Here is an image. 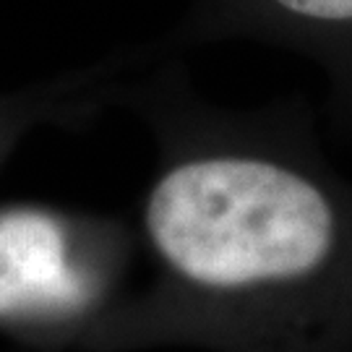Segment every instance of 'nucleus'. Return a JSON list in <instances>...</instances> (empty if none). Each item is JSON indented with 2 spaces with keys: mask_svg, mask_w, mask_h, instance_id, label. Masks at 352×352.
<instances>
[{
  "mask_svg": "<svg viewBox=\"0 0 352 352\" xmlns=\"http://www.w3.org/2000/svg\"><path fill=\"white\" fill-rule=\"evenodd\" d=\"M139 230L154 285L113 344L352 352V183L305 97L175 131Z\"/></svg>",
  "mask_w": 352,
  "mask_h": 352,
  "instance_id": "f257e3e1",
  "label": "nucleus"
},
{
  "mask_svg": "<svg viewBox=\"0 0 352 352\" xmlns=\"http://www.w3.org/2000/svg\"><path fill=\"white\" fill-rule=\"evenodd\" d=\"M123 225L39 204L0 206V327H76L104 311L126 272Z\"/></svg>",
  "mask_w": 352,
  "mask_h": 352,
  "instance_id": "f03ea898",
  "label": "nucleus"
},
{
  "mask_svg": "<svg viewBox=\"0 0 352 352\" xmlns=\"http://www.w3.org/2000/svg\"><path fill=\"white\" fill-rule=\"evenodd\" d=\"M230 24L321 71L334 128L352 136V0H232Z\"/></svg>",
  "mask_w": 352,
  "mask_h": 352,
  "instance_id": "7ed1b4c3",
  "label": "nucleus"
}]
</instances>
